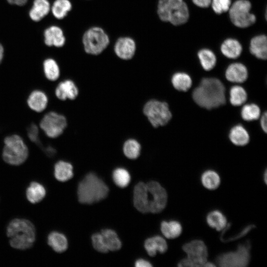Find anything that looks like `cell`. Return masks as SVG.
<instances>
[{
    "instance_id": "obj_29",
    "label": "cell",
    "mask_w": 267,
    "mask_h": 267,
    "mask_svg": "<svg viewBox=\"0 0 267 267\" xmlns=\"http://www.w3.org/2000/svg\"><path fill=\"white\" fill-rule=\"evenodd\" d=\"M160 229L163 235L168 239L177 238L182 231L181 223L175 220L163 221L161 223Z\"/></svg>"
},
{
    "instance_id": "obj_27",
    "label": "cell",
    "mask_w": 267,
    "mask_h": 267,
    "mask_svg": "<svg viewBox=\"0 0 267 267\" xmlns=\"http://www.w3.org/2000/svg\"><path fill=\"white\" fill-rule=\"evenodd\" d=\"M208 225L216 230L222 231L227 225L226 218L219 210H213L208 213L206 218Z\"/></svg>"
},
{
    "instance_id": "obj_33",
    "label": "cell",
    "mask_w": 267,
    "mask_h": 267,
    "mask_svg": "<svg viewBox=\"0 0 267 267\" xmlns=\"http://www.w3.org/2000/svg\"><path fill=\"white\" fill-rule=\"evenodd\" d=\"M72 8V5L69 0H55L50 7V10L55 18L62 19L67 16Z\"/></svg>"
},
{
    "instance_id": "obj_38",
    "label": "cell",
    "mask_w": 267,
    "mask_h": 267,
    "mask_svg": "<svg viewBox=\"0 0 267 267\" xmlns=\"http://www.w3.org/2000/svg\"><path fill=\"white\" fill-rule=\"evenodd\" d=\"M213 11L218 14L228 11L231 4V0H211Z\"/></svg>"
},
{
    "instance_id": "obj_2",
    "label": "cell",
    "mask_w": 267,
    "mask_h": 267,
    "mask_svg": "<svg viewBox=\"0 0 267 267\" xmlns=\"http://www.w3.org/2000/svg\"><path fill=\"white\" fill-rule=\"evenodd\" d=\"M6 231L10 246L16 249H30L36 240L35 227L31 221L25 219L12 220L7 224Z\"/></svg>"
},
{
    "instance_id": "obj_19",
    "label": "cell",
    "mask_w": 267,
    "mask_h": 267,
    "mask_svg": "<svg viewBox=\"0 0 267 267\" xmlns=\"http://www.w3.org/2000/svg\"><path fill=\"white\" fill-rule=\"evenodd\" d=\"M53 175L55 178L59 181H68L74 175L73 165L67 161L59 160L53 165Z\"/></svg>"
},
{
    "instance_id": "obj_3",
    "label": "cell",
    "mask_w": 267,
    "mask_h": 267,
    "mask_svg": "<svg viewBox=\"0 0 267 267\" xmlns=\"http://www.w3.org/2000/svg\"><path fill=\"white\" fill-rule=\"evenodd\" d=\"M135 208L142 213H157L164 202L160 190L155 186L139 182L135 186L133 196Z\"/></svg>"
},
{
    "instance_id": "obj_24",
    "label": "cell",
    "mask_w": 267,
    "mask_h": 267,
    "mask_svg": "<svg viewBox=\"0 0 267 267\" xmlns=\"http://www.w3.org/2000/svg\"><path fill=\"white\" fill-rule=\"evenodd\" d=\"M50 7L48 0H34L29 11V16L33 21H39L48 14Z\"/></svg>"
},
{
    "instance_id": "obj_35",
    "label": "cell",
    "mask_w": 267,
    "mask_h": 267,
    "mask_svg": "<svg viewBox=\"0 0 267 267\" xmlns=\"http://www.w3.org/2000/svg\"><path fill=\"white\" fill-rule=\"evenodd\" d=\"M229 93V102L233 106H241L247 99V93L245 89L240 86H232L230 88Z\"/></svg>"
},
{
    "instance_id": "obj_18",
    "label": "cell",
    "mask_w": 267,
    "mask_h": 267,
    "mask_svg": "<svg viewBox=\"0 0 267 267\" xmlns=\"http://www.w3.org/2000/svg\"><path fill=\"white\" fill-rule=\"evenodd\" d=\"M250 53L256 58L266 60L267 57V38L265 35L254 37L249 45Z\"/></svg>"
},
{
    "instance_id": "obj_15",
    "label": "cell",
    "mask_w": 267,
    "mask_h": 267,
    "mask_svg": "<svg viewBox=\"0 0 267 267\" xmlns=\"http://www.w3.org/2000/svg\"><path fill=\"white\" fill-rule=\"evenodd\" d=\"M26 103L32 111L37 113H43L47 107L48 97L47 94L43 90L35 89L28 95Z\"/></svg>"
},
{
    "instance_id": "obj_14",
    "label": "cell",
    "mask_w": 267,
    "mask_h": 267,
    "mask_svg": "<svg viewBox=\"0 0 267 267\" xmlns=\"http://www.w3.org/2000/svg\"><path fill=\"white\" fill-rule=\"evenodd\" d=\"M79 93V89L77 84L69 78L58 81L54 89L55 96L62 101L74 100L78 97Z\"/></svg>"
},
{
    "instance_id": "obj_28",
    "label": "cell",
    "mask_w": 267,
    "mask_h": 267,
    "mask_svg": "<svg viewBox=\"0 0 267 267\" xmlns=\"http://www.w3.org/2000/svg\"><path fill=\"white\" fill-rule=\"evenodd\" d=\"M141 145L138 140L134 138L126 139L122 145L124 155L130 159H136L140 155Z\"/></svg>"
},
{
    "instance_id": "obj_20",
    "label": "cell",
    "mask_w": 267,
    "mask_h": 267,
    "mask_svg": "<svg viewBox=\"0 0 267 267\" xmlns=\"http://www.w3.org/2000/svg\"><path fill=\"white\" fill-rule=\"evenodd\" d=\"M168 247L166 240L158 235L149 238L144 242V248L151 257L155 256L158 252L162 254L165 253Z\"/></svg>"
},
{
    "instance_id": "obj_36",
    "label": "cell",
    "mask_w": 267,
    "mask_h": 267,
    "mask_svg": "<svg viewBox=\"0 0 267 267\" xmlns=\"http://www.w3.org/2000/svg\"><path fill=\"white\" fill-rule=\"evenodd\" d=\"M241 116L246 121L258 120L261 116V109L259 106L255 103L245 104L241 110Z\"/></svg>"
},
{
    "instance_id": "obj_11",
    "label": "cell",
    "mask_w": 267,
    "mask_h": 267,
    "mask_svg": "<svg viewBox=\"0 0 267 267\" xmlns=\"http://www.w3.org/2000/svg\"><path fill=\"white\" fill-rule=\"evenodd\" d=\"M39 126L46 136L55 138L63 134L67 126V120L64 115L55 111H44Z\"/></svg>"
},
{
    "instance_id": "obj_30",
    "label": "cell",
    "mask_w": 267,
    "mask_h": 267,
    "mask_svg": "<svg viewBox=\"0 0 267 267\" xmlns=\"http://www.w3.org/2000/svg\"><path fill=\"white\" fill-rule=\"evenodd\" d=\"M171 83L173 87L179 91H187L192 86L190 76L184 72H177L172 77Z\"/></svg>"
},
{
    "instance_id": "obj_45",
    "label": "cell",
    "mask_w": 267,
    "mask_h": 267,
    "mask_svg": "<svg viewBox=\"0 0 267 267\" xmlns=\"http://www.w3.org/2000/svg\"><path fill=\"white\" fill-rule=\"evenodd\" d=\"M4 57V49L2 45L0 44V64H1Z\"/></svg>"
},
{
    "instance_id": "obj_41",
    "label": "cell",
    "mask_w": 267,
    "mask_h": 267,
    "mask_svg": "<svg viewBox=\"0 0 267 267\" xmlns=\"http://www.w3.org/2000/svg\"><path fill=\"white\" fill-rule=\"evenodd\" d=\"M193 3L201 8L208 7L211 3V0H192Z\"/></svg>"
},
{
    "instance_id": "obj_43",
    "label": "cell",
    "mask_w": 267,
    "mask_h": 267,
    "mask_svg": "<svg viewBox=\"0 0 267 267\" xmlns=\"http://www.w3.org/2000/svg\"><path fill=\"white\" fill-rule=\"evenodd\" d=\"M135 266L136 267H151L152 265L148 262L143 259H138L135 263Z\"/></svg>"
},
{
    "instance_id": "obj_34",
    "label": "cell",
    "mask_w": 267,
    "mask_h": 267,
    "mask_svg": "<svg viewBox=\"0 0 267 267\" xmlns=\"http://www.w3.org/2000/svg\"><path fill=\"white\" fill-rule=\"evenodd\" d=\"M108 251H115L121 247V242L117 233L110 229H104L100 233Z\"/></svg>"
},
{
    "instance_id": "obj_10",
    "label": "cell",
    "mask_w": 267,
    "mask_h": 267,
    "mask_svg": "<svg viewBox=\"0 0 267 267\" xmlns=\"http://www.w3.org/2000/svg\"><path fill=\"white\" fill-rule=\"evenodd\" d=\"M251 247L248 241L240 244L236 250L220 254L217 258V264L222 267H245L250 263Z\"/></svg>"
},
{
    "instance_id": "obj_5",
    "label": "cell",
    "mask_w": 267,
    "mask_h": 267,
    "mask_svg": "<svg viewBox=\"0 0 267 267\" xmlns=\"http://www.w3.org/2000/svg\"><path fill=\"white\" fill-rule=\"evenodd\" d=\"M1 157L3 162L11 166L23 165L27 160L29 151L24 139L19 134H12L3 140Z\"/></svg>"
},
{
    "instance_id": "obj_12",
    "label": "cell",
    "mask_w": 267,
    "mask_h": 267,
    "mask_svg": "<svg viewBox=\"0 0 267 267\" xmlns=\"http://www.w3.org/2000/svg\"><path fill=\"white\" fill-rule=\"evenodd\" d=\"M252 5L248 0H236L231 3L228 10L232 23L237 27L247 28L256 21V16L250 12Z\"/></svg>"
},
{
    "instance_id": "obj_16",
    "label": "cell",
    "mask_w": 267,
    "mask_h": 267,
    "mask_svg": "<svg viewBox=\"0 0 267 267\" xmlns=\"http://www.w3.org/2000/svg\"><path fill=\"white\" fill-rule=\"evenodd\" d=\"M248 76V70L242 63L235 62L230 64L225 72L226 80L235 83H242L246 81Z\"/></svg>"
},
{
    "instance_id": "obj_37",
    "label": "cell",
    "mask_w": 267,
    "mask_h": 267,
    "mask_svg": "<svg viewBox=\"0 0 267 267\" xmlns=\"http://www.w3.org/2000/svg\"><path fill=\"white\" fill-rule=\"evenodd\" d=\"M112 178L115 184L121 188L127 186L131 180L129 172L122 168L115 169L113 172Z\"/></svg>"
},
{
    "instance_id": "obj_21",
    "label": "cell",
    "mask_w": 267,
    "mask_h": 267,
    "mask_svg": "<svg viewBox=\"0 0 267 267\" xmlns=\"http://www.w3.org/2000/svg\"><path fill=\"white\" fill-rule=\"evenodd\" d=\"M222 54L230 59H236L241 55L242 46L240 43L233 38H228L221 44L220 47Z\"/></svg>"
},
{
    "instance_id": "obj_39",
    "label": "cell",
    "mask_w": 267,
    "mask_h": 267,
    "mask_svg": "<svg viewBox=\"0 0 267 267\" xmlns=\"http://www.w3.org/2000/svg\"><path fill=\"white\" fill-rule=\"evenodd\" d=\"M92 244L93 248L98 252L106 253L109 251L104 242L101 233H95L91 236Z\"/></svg>"
},
{
    "instance_id": "obj_46",
    "label": "cell",
    "mask_w": 267,
    "mask_h": 267,
    "mask_svg": "<svg viewBox=\"0 0 267 267\" xmlns=\"http://www.w3.org/2000/svg\"><path fill=\"white\" fill-rule=\"evenodd\" d=\"M263 176H264V178H263L264 181L265 183L266 184L267 183V170H265Z\"/></svg>"
},
{
    "instance_id": "obj_4",
    "label": "cell",
    "mask_w": 267,
    "mask_h": 267,
    "mask_svg": "<svg viewBox=\"0 0 267 267\" xmlns=\"http://www.w3.org/2000/svg\"><path fill=\"white\" fill-rule=\"evenodd\" d=\"M109 188L104 182L95 174H88L78 186L79 201L82 204H91L105 198Z\"/></svg>"
},
{
    "instance_id": "obj_13",
    "label": "cell",
    "mask_w": 267,
    "mask_h": 267,
    "mask_svg": "<svg viewBox=\"0 0 267 267\" xmlns=\"http://www.w3.org/2000/svg\"><path fill=\"white\" fill-rule=\"evenodd\" d=\"M136 50L135 41L130 37H121L116 41L114 51L116 55L123 60H129L134 56Z\"/></svg>"
},
{
    "instance_id": "obj_25",
    "label": "cell",
    "mask_w": 267,
    "mask_h": 267,
    "mask_svg": "<svg viewBox=\"0 0 267 267\" xmlns=\"http://www.w3.org/2000/svg\"><path fill=\"white\" fill-rule=\"evenodd\" d=\"M47 243L52 250L59 253L65 252L68 248V240L62 233L53 231L50 232L47 237Z\"/></svg>"
},
{
    "instance_id": "obj_8",
    "label": "cell",
    "mask_w": 267,
    "mask_h": 267,
    "mask_svg": "<svg viewBox=\"0 0 267 267\" xmlns=\"http://www.w3.org/2000/svg\"><path fill=\"white\" fill-rule=\"evenodd\" d=\"M82 44L85 51L91 55H98L103 52L110 43L109 37L100 27L89 28L82 36Z\"/></svg>"
},
{
    "instance_id": "obj_6",
    "label": "cell",
    "mask_w": 267,
    "mask_h": 267,
    "mask_svg": "<svg viewBox=\"0 0 267 267\" xmlns=\"http://www.w3.org/2000/svg\"><path fill=\"white\" fill-rule=\"evenodd\" d=\"M157 12L161 21L175 26L185 24L189 17L188 6L183 0H159Z\"/></svg>"
},
{
    "instance_id": "obj_42",
    "label": "cell",
    "mask_w": 267,
    "mask_h": 267,
    "mask_svg": "<svg viewBox=\"0 0 267 267\" xmlns=\"http://www.w3.org/2000/svg\"><path fill=\"white\" fill-rule=\"evenodd\" d=\"M260 125L262 130L265 133L267 132V113L266 111L261 116Z\"/></svg>"
},
{
    "instance_id": "obj_40",
    "label": "cell",
    "mask_w": 267,
    "mask_h": 267,
    "mask_svg": "<svg viewBox=\"0 0 267 267\" xmlns=\"http://www.w3.org/2000/svg\"><path fill=\"white\" fill-rule=\"evenodd\" d=\"M255 227V225L249 224L244 227L239 232H238L237 234L234 235V236L229 237L227 238L220 237V239L223 242H229L236 240L245 236Z\"/></svg>"
},
{
    "instance_id": "obj_17",
    "label": "cell",
    "mask_w": 267,
    "mask_h": 267,
    "mask_svg": "<svg viewBox=\"0 0 267 267\" xmlns=\"http://www.w3.org/2000/svg\"><path fill=\"white\" fill-rule=\"evenodd\" d=\"M44 42L48 46H63L66 41L63 30L57 26L52 25L46 28L44 33Z\"/></svg>"
},
{
    "instance_id": "obj_44",
    "label": "cell",
    "mask_w": 267,
    "mask_h": 267,
    "mask_svg": "<svg viewBox=\"0 0 267 267\" xmlns=\"http://www.w3.org/2000/svg\"><path fill=\"white\" fill-rule=\"evenodd\" d=\"M28 0H7L8 3L19 6L24 5Z\"/></svg>"
},
{
    "instance_id": "obj_9",
    "label": "cell",
    "mask_w": 267,
    "mask_h": 267,
    "mask_svg": "<svg viewBox=\"0 0 267 267\" xmlns=\"http://www.w3.org/2000/svg\"><path fill=\"white\" fill-rule=\"evenodd\" d=\"M182 249L186 257L178 263V267H204L208 261V249L201 240L194 239L187 242L183 244Z\"/></svg>"
},
{
    "instance_id": "obj_1",
    "label": "cell",
    "mask_w": 267,
    "mask_h": 267,
    "mask_svg": "<svg viewBox=\"0 0 267 267\" xmlns=\"http://www.w3.org/2000/svg\"><path fill=\"white\" fill-rule=\"evenodd\" d=\"M194 101L200 107L211 109L226 102L225 89L222 83L215 78H205L192 92Z\"/></svg>"
},
{
    "instance_id": "obj_31",
    "label": "cell",
    "mask_w": 267,
    "mask_h": 267,
    "mask_svg": "<svg viewBox=\"0 0 267 267\" xmlns=\"http://www.w3.org/2000/svg\"><path fill=\"white\" fill-rule=\"evenodd\" d=\"M197 56L202 67L205 71H209L212 70L216 65V56L213 51L208 48L199 50L197 53Z\"/></svg>"
},
{
    "instance_id": "obj_22",
    "label": "cell",
    "mask_w": 267,
    "mask_h": 267,
    "mask_svg": "<svg viewBox=\"0 0 267 267\" xmlns=\"http://www.w3.org/2000/svg\"><path fill=\"white\" fill-rule=\"evenodd\" d=\"M46 190L41 183L32 181L26 190V197L32 204H36L42 201L46 196Z\"/></svg>"
},
{
    "instance_id": "obj_23",
    "label": "cell",
    "mask_w": 267,
    "mask_h": 267,
    "mask_svg": "<svg viewBox=\"0 0 267 267\" xmlns=\"http://www.w3.org/2000/svg\"><path fill=\"white\" fill-rule=\"evenodd\" d=\"M42 70L44 76L51 82H58L61 75L60 67L53 58H47L42 63Z\"/></svg>"
},
{
    "instance_id": "obj_7",
    "label": "cell",
    "mask_w": 267,
    "mask_h": 267,
    "mask_svg": "<svg viewBox=\"0 0 267 267\" xmlns=\"http://www.w3.org/2000/svg\"><path fill=\"white\" fill-rule=\"evenodd\" d=\"M142 111L149 123L154 128L166 125L172 118L168 103L156 99L146 101Z\"/></svg>"
},
{
    "instance_id": "obj_26",
    "label": "cell",
    "mask_w": 267,
    "mask_h": 267,
    "mask_svg": "<svg viewBox=\"0 0 267 267\" xmlns=\"http://www.w3.org/2000/svg\"><path fill=\"white\" fill-rule=\"evenodd\" d=\"M229 138L235 145L244 146L250 141V136L245 128L241 125L233 127L229 133Z\"/></svg>"
},
{
    "instance_id": "obj_32",
    "label": "cell",
    "mask_w": 267,
    "mask_h": 267,
    "mask_svg": "<svg viewBox=\"0 0 267 267\" xmlns=\"http://www.w3.org/2000/svg\"><path fill=\"white\" fill-rule=\"evenodd\" d=\"M201 182L203 186L209 190H215L220 185L221 178L216 171L208 170L204 171L201 176Z\"/></svg>"
}]
</instances>
